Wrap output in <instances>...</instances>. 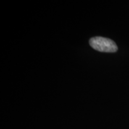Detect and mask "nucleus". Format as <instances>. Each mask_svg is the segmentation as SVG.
<instances>
[{
  "instance_id": "1",
  "label": "nucleus",
  "mask_w": 129,
  "mask_h": 129,
  "mask_svg": "<svg viewBox=\"0 0 129 129\" xmlns=\"http://www.w3.org/2000/svg\"><path fill=\"white\" fill-rule=\"evenodd\" d=\"M90 46L101 52L114 53L118 50L117 44L112 40L102 37H95L90 40Z\"/></svg>"
}]
</instances>
